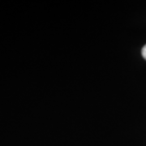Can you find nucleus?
<instances>
[{
	"label": "nucleus",
	"instance_id": "nucleus-1",
	"mask_svg": "<svg viewBox=\"0 0 146 146\" xmlns=\"http://www.w3.org/2000/svg\"><path fill=\"white\" fill-rule=\"evenodd\" d=\"M141 54H142V56L146 60V45L144 46V47L142 48V50H141Z\"/></svg>",
	"mask_w": 146,
	"mask_h": 146
}]
</instances>
